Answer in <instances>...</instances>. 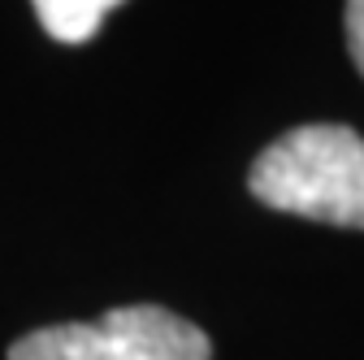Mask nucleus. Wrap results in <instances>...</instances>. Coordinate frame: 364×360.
<instances>
[{
  "mask_svg": "<svg viewBox=\"0 0 364 360\" xmlns=\"http://www.w3.org/2000/svg\"><path fill=\"white\" fill-rule=\"evenodd\" d=\"M9 360H213V343L169 308L130 304L96 322L31 330L9 347Z\"/></svg>",
  "mask_w": 364,
  "mask_h": 360,
  "instance_id": "nucleus-2",
  "label": "nucleus"
},
{
  "mask_svg": "<svg viewBox=\"0 0 364 360\" xmlns=\"http://www.w3.org/2000/svg\"><path fill=\"white\" fill-rule=\"evenodd\" d=\"M343 26H347V53H351V61H355V70L364 78V0H347Z\"/></svg>",
  "mask_w": 364,
  "mask_h": 360,
  "instance_id": "nucleus-4",
  "label": "nucleus"
},
{
  "mask_svg": "<svg viewBox=\"0 0 364 360\" xmlns=\"http://www.w3.org/2000/svg\"><path fill=\"white\" fill-rule=\"evenodd\" d=\"M247 187L273 213L364 231V139L338 122L295 126L252 161Z\"/></svg>",
  "mask_w": 364,
  "mask_h": 360,
  "instance_id": "nucleus-1",
  "label": "nucleus"
},
{
  "mask_svg": "<svg viewBox=\"0 0 364 360\" xmlns=\"http://www.w3.org/2000/svg\"><path fill=\"white\" fill-rule=\"evenodd\" d=\"M39 26L61 43H82L100 31V22L122 5V0H31Z\"/></svg>",
  "mask_w": 364,
  "mask_h": 360,
  "instance_id": "nucleus-3",
  "label": "nucleus"
}]
</instances>
